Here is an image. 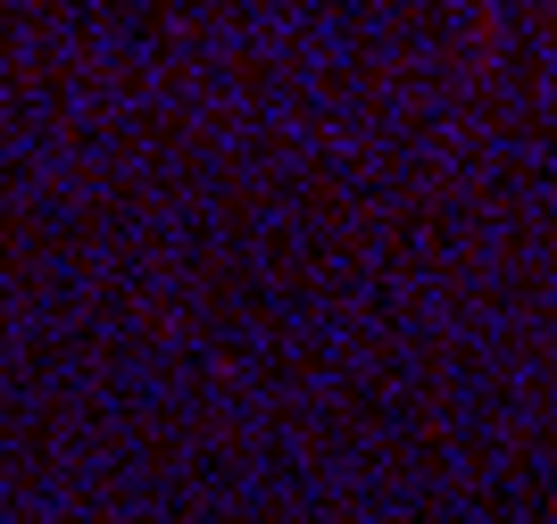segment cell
I'll return each instance as SVG.
<instances>
[{"instance_id": "6da1fadb", "label": "cell", "mask_w": 557, "mask_h": 524, "mask_svg": "<svg viewBox=\"0 0 557 524\" xmlns=\"http://www.w3.org/2000/svg\"><path fill=\"white\" fill-rule=\"evenodd\" d=\"M549 524H557V500H549Z\"/></svg>"}]
</instances>
